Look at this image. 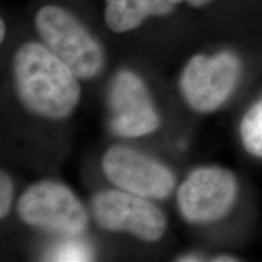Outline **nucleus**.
Here are the masks:
<instances>
[{
	"instance_id": "nucleus-1",
	"label": "nucleus",
	"mask_w": 262,
	"mask_h": 262,
	"mask_svg": "<svg viewBox=\"0 0 262 262\" xmlns=\"http://www.w3.org/2000/svg\"><path fill=\"white\" fill-rule=\"evenodd\" d=\"M14 83L22 104L40 117H67L80 100V86L73 72L38 42H27L16 52Z\"/></svg>"
},
{
	"instance_id": "nucleus-2",
	"label": "nucleus",
	"mask_w": 262,
	"mask_h": 262,
	"mask_svg": "<svg viewBox=\"0 0 262 262\" xmlns=\"http://www.w3.org/2000/svg\"><path fill=\"white\" fill-rule=\"evenodd\" d=\"M35 26L45 47L67 64L75 77L90 79L102 71V48L64 9L44 6L35 16Z\"/></svg>"
},
{
	"instance_id": "nucleus-3",
	"label": "nucleus",
	"mask_w": 262,
	"mask_h": 262,
	"mask_svg": "<svg viewBox=\"0 0 262 262\" xmlns=\"http://www.w3.org/2000/svg\"><path fill=\"white\" fill-rule=\"evenodd\" d=\"M17 210L27 225L70 237L83 233L89 220L74 193L64 185L52 181L29 187L19 199Z\"/></svg>"
},
{
	"instance_id": "nucleus-4",
	"label": "nucleus",
	"mask_w": 262,
	"mask_h": 262,
	"mask_svg": "<svg viewBox=\"0 0 262 262\" xmlns=\"http://www.w3.org/2000/svg\"><path fill=\"white\" fill-rule=\"evenodd\" d=\"M239 77L241 61L232 52L224 51L214 56L196 55L182 72L180 89L196 112H214L233 93Z\"/></svg>"
},
{
	"instance_id": "nucleus-5",
	"label": "nucleus",
	"mask_w": 262,
	"mask_h": 262,
	"mask_svg": "<svg viewBox=\"0 0 262 262\" xmlns=\"http://www.w3.org/2000/svg\"><path fill=\"white\" fill-rule=\"evenodd\" d=\"M238 194L234 175L220 166L195 169L178 192L179 209L191 224H211L231 211Z\"/></svg>"
},
{
	"instance_id": "nucleus-6",
	"label": "nucleus",
	"mask_w": 262,
	"mask_h": 262,
	"mask_svg": "<svg viewBox=\"0 0 262 262\" xmlns=\"http://www.w3.org/2000/svg\"><path fill=\"white\" fill-rule=\"evenodd\" d=\"M94 217L100 227L129 232L145 242H156L165 233V215L143 196L125 191L98 193L93 202Z\"/></svg>"
},
{
	"instance_id": "nucleus-7",
	"label": "nucleus",
	"mask_w": 262,
	"mask_h": 262,
	"mask_svg": "<svg viewBox=\"0 0 262 262\" xmlns=\"http://www.w3.org/2000/svg\"><path fill=\"white\" fill-rule=\"evenodd\" d=\"M102 169L118 188L143 198L164 199L175 186L171 170L125 146L111 147L103 156Z\"/></svg>"
},
{
	"instance_id": "nucleus-8",
	"label": "nucleus",
	"mask_w": 262,
	"mask_h": 262,
	"mask_svg": "<svg viewBox=\"0 0 262 262\" xmlns=\"http://www.w3.org/2000/svg\"><path fill=\"white\" fill-rule=\"evenodd\" d=\"M111 127L122 137H139L159 126L157 113L145 83L130 71L119 72L108 91Z\"/></svg>"
},
{
	"instance_id": "nucleus-9",
	"label": "nucleus",
	"mask_w": 262,
	"mask_h": 262,
	"mask_svg": "<svg viewBox=\"0 0 262 262\" xmlns=\"http://www.w3.org/2000/svg\"><path fill=\"white\" fill-rule=\"evenodd\" d=\"M171 0H106L104 18L108 28L123 33L139 27L149 16H164L172 11Z\"/></svg>"
},
{
	"instance_id": "nucleus-10",
	"label": "nucleus",
	"mask_w": 262,
	"mask_h": 262,
	"mask_svg": "<svg viewBox=\"0 0 262 262\" xmlns=\"http://www.w3.org/2000/svg\"><path fill=\"white\" fill-rule=\"evenodd\" d=\"M241 137L248 153L262 158V101L245 113L241 124Z\"/></svg>"
},
{
	"instance_id": "nucleus-11",
	"label": "nucleus",
	"mask_w": 262,
	"mask_h": 262,
	"mask_svg": "<svg viewBox=\"0 0 262 262\" xmlns=\"http://www.w3.org/2000/svg\"><path fill=\"white\" fill-rule=\"evenodd\" d=\"M49 256L52 261H90L91 251L80 242L67 241L52 249Z\"/></svg>"
},
{
	"instance_id": "nucleus-12",
	"label": "nucleus",
	"mask_w": 262,
	"mask_h": 262,
	"mask_svg": "<svg viewBox=\"0 0 262 262\" xmlns=\"http://www.w3.org/2000/svg\"><path fill=\"white\" fill-rule=\"evenodd\" d=\"M14 198V183L8 173L2 171L0 175V216L5 217L11 208Z\"/></svg>"
},
{
	"instance_id": "nucleus-13",
	"label": "nucleus",
	"mask_w": 262,
	"mask_h": 262,
	"mask_svg": "<svg viewBox=\"0 0 262 262\" xmlns=\"http://www.w3.org/2000/svg\"><path fill=\"white\" fill-rule=\"evenodd\" d=\"M171 2L173 4H179V3L186 2L191 6H194V8H201V6H204L205 4H208L210 0H171Z\"/></svg>"
},
{
	"instance_id": "nucleus-14",
	"label": "nucleus",
	"mask_w": 262,
	"mask_h": 262,
	"mask_svg": "<svg viewBox=\"0 0 262 262\" xmlns=\"http://www.w3.org/2000/svg\"><path fill=\"white\" fill-rule=\"evenodd\" d=\"M238 258H234L232 256H228V255H224V256H217L216 258H214V261H237Z\"/></svg>"
},
{
	"instance_id": "nucleus-15",
	"label": "nucleus",
	"mask_w": 262,
	"mask_h": 262,
	"mask_svg": "<svg viewBox=\"0 0 262 262\" xmlns=\"http://www.w3.org/2000/svg\"><path fill=\"white\" fill-rule=\"evenodd\" d=\"M0 38H2V40L3 39H4V35H5V22L3 21L2 19V22H0Z\"/></svg>"
}]
</instances>
